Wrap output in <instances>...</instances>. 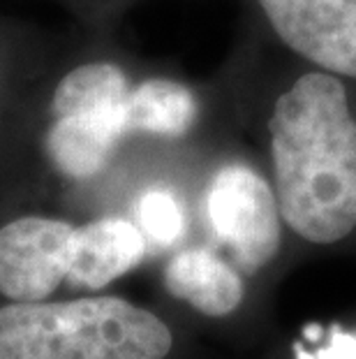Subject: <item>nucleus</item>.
Returning a JSON list of instances; mask_svg holds the SVG:
<instances>
[{
    "instance_id": "nucleus-1",
    "label": "nucleus",
    "mask_w": 356,
    "mask_h": 359,
    "mask_svg": "<svg viewBox=\"0 0 356 359\" xmlns=\"http://www.w3.org/2000/svg\"><path fill=\"white\" fill-rule=\"evenodd\" d=\"M271 130L280 216L313 243H336L356 227V121L347 90L310 72L278 97Z\"/></svg>"
},
{
    "instance_id": "nucleus-2",
    "label": "nucleus",
    "mask_w": 356,
    "mask_h": 359,
    "mask_svg": "<svg viewBox=\"0 0 356 359\" xmlns=\"http://www.w3.org/2000/svg\"><path fill=\"white\" fill-rule=\"evenodd\" d=\"M171 332L120 297L0 306V359H164Z\"/></svg>"
},
{
    "instance_id": "nucleus-3",
    "label": "nucleus",
    "mask_w": 356,
    "mask_h": 359,
    "mask_svg": "<svg viewBox=\"0 0 356 359\" xmlns=\"http://www.w3.org/2000/svg\"><path fill=\"white\" fill-rule=\"evenodd\" d=\"M130 77L113 60L72 65L44 95L37 83L26 126L51 172L67 181H88L107 170L130 135Z\"/></svg>"
},
{
    "instance_id": "nucleus-4",
    "label": "nucleus",
    "mask_w": 356,
    "mask_h": 359,
    "mask_svg": "<svg viewBox=\"0 0 356 359\" xmlns=\"http://www.w3.org/2000/svg\"><path fill=\"white\" fill-rule=\"evenodd\" d=\"M206 213L241 269L259 271L280 248V206L273 190L245 165H225L211 179Z\"/></svg>"
},
{
    "instance_id": "nucleus-5",
    "label": "nucleus",
    "mask_w": 356,
    "mask_h": 359,
    "mask_svg": "<svg viewBox=\"0 0 356 359\" xmlns=\"http://www.w3.org/2000/svg\"><path fill=\"white\" fill-rule=\"evenodd\" d=\"M77 225L28 213L0 225V294L47 302L70 276Z\"/></svg>"
},
{
    "instance_id": "nucleus-6",
    "label": "nucleus",
    "mask_w": 356,
    "mask_h": 359,
    "mask_svg": "<svg viewBox=\"0 0 356 359\" xmlns=\"http://www.w3.org/2000/svg\"><path fill=\"white\" fill-rule=\"evenodd\" d=\"M287 47L356 79V0H257Z\"/></svg>"
},
{
    "instance_id": "nucleus-7",
    "label": "nucleus",
    "mask_w": 356,
    "mask_h": 359,
    "mask_svg": "<svg viewBox=\"0 0 356 359\" xmlns=\"http://www.w3.org/2000/svg\"><path fill=\"white\" fill-rule=\"evenodd\" d=\"M146 255V234L125 218H100L74 232L67 283L81 290H100L125 276Z\"/></svg>"
},
{
    "instance_id": "nucleus-8",
    "label": "nucleus",
    "mask_w": 356,
    "mask_h": 359,
    "mask_svg": "<svg viewBox=\"0 0 356 359\" xmlns=\"http://www.w3.org/2000/svg\"><path fill=\"white\" fill-rule=\"evenodd\" d=\"M164 287L204 316H229L243 302V280L225 259L206 248L173 255L164 266Z\"/></svg>"
},
{
    "instance_id": "nucleus-9",
    "label": "nucleus",
    "mask_w": 356,
    "mask_h": 359,
    "mask_svg": "<svg viewBox=\"0 0 356 359\" xmlns=\"http://www.w3.org/2000/svg\"><path fill=\"white\" fill-rule=\"evenodd\" d=\"M199 107L185 83L150 77L134 83L127 102V126L132 133L155 137H183L194 126Z\"/></svg>"
},
{
    "instance_id": "nucleus-10",
    "label": "nucleus",
    "mask_w": 356,
    "mask_h": 359,
    "mask_svg": "<svg viewBox=\"0 0 356 359\" xmlns=\"http://www.w3.org/2000/svg\"><path fill=\"white\" fill-rule=\"evenodd\" d=\"M137 216L141 232L160 246H171L183 234V209L169 190L153 188L143 193L137 204Z\"/></svg>"
},
{
    "instance_id": "nucleus-11",
    "label": "nucleus",
    "mask_w": 356,
    "mask_h": 359,
    "mask_svg": "<svg viewBox=\"0 0 356 359\" xmlns=\"http://www.w3.org/2000/svg\"><path fill=\"white\" fill-rule=\"evenodd\" d=\"M26 86L19 83V72L14 70L12 56L7 47L0 40V137L10 135L12 128H19V123L26 126L28 107L33 100V93H21Z\"/></svg>"
}]
</instances>
